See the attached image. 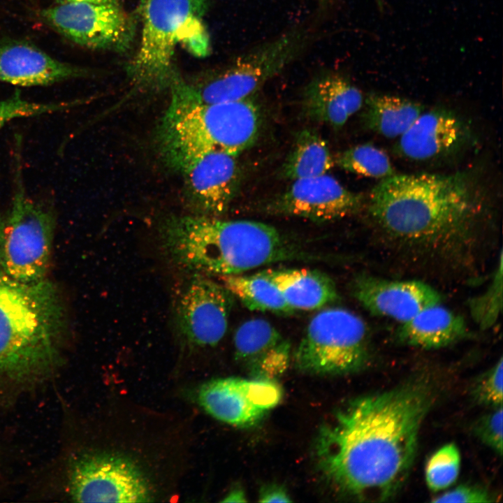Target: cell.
Returning a JSON list of instances; mask_svg holds the SVG:
<instances>
[{"label": "cell", "mask_w": 503, "mask_h": 503, "mask_svg": "<svg viewBox=\"0 0 503 503\" xmlns=\"http://www.w3.org/2000/svg\"><path fill=\"white\" fill-rule=\"evenodd\" d=\"M15 158L13 197L9 207L0 212V268L16 280L36 282L48 278L55 212L27 192L18 147Z\"/></svg>", "instance_id": "cell-7"}, {"label": "cell", "mask_w": 503, "mask_h": 503, "mask_svg": "<svg viewBox=\"0 0 503 503\" xmlns=\"http://www.w3.org/2000/svg\"><path fill=\"white\" fill-rule=\"evenodd\" d=\"M207 6V0H140V41L126 67L136 89H171L182 80L175 66L178 45L197 57L208 55L210 37L203 20Z\"/></svg>", "instance_id": "cell-6"}, {"label": "cell", "mask_w": 503, "mask_h": 503, "mask_svg": "<svg viewBox=\"0 0 503 503\" xmlns=\"http://www.w3.org/2000/svg\"><path fill=\"white\" fill-rule=\"evenodd\" d=\"M261 124L259 108L250 99L201 103L172 95L158 127L157 144L164 161L176 170L204 152L238 156L256 142Z\"/></svg>", "instance_id": "cell-5"}, {"label": "cell", "mask_w": 503, "mask_h": 503, "mask_svg": "<svg viewBox=\"0 0 503 503\" xmlns=\"http://www.w3.org/2000/svg\"><path fill=\"white\" fill-rule=\"evenodd\" d=\"M364 103L361 92L347 78L330 73L313 79L302 97L305 116L339 129L359 111Z\"/></svg>", "instance_id": "cell-20"}, {"label": "cell", "mask_w": 503, "mask_h": 503, "mask_svg": "<svg viewBox=\"0 0 503 503\" xmlns=\"http://www.w3.org/2000/svg\"><path fill=\"white\" fill-rule=\"evenodd\" d=\"M335 163L346 171L381 180L395 174L388 154L370 143L340 153L335 158Z\"/></svg>", "instance_id": "cell-26"}, {"label": "cell", "mask_w": 503, "mask_h": 503, "mask_svg": "<svg viewBox=\"0 0 503 503\" xmlns=\"http://www.w3.org/2000/svg\"><path fill=\"white\" fill-rule=\"evenodd\" d=\"M235 359L260 377L282 373L290 358L289 342L270 322L252 319L242 323L233 338Z\"/></svg>", "instance_id": "cell-19"}, {"label": "cell", "mask_w": 503, "mask_h": 503, "mask_svg": "<svg viewBox=\"0 0 503 503\" xmlns=\"http://www.w3.org/2000/svg\"><path fill=\"white\" fill-rule=\"evenodd\" d=\"M282 390L272 379L226 377L198 389L199 405L213 418L237 427H251L281 401Z\"/></svg>", "instance_id": "cell-13"}, {"label": "cell", "mask_w": 503, "mask_h": 503, "mask_svg": "<svg viewBox=\"0 0 503 503\" xmlns=\"http://www.w3.org/2000/svg\"><path fill=\"white\" fill-rule=\"evenodd\" d=\"M502 405L494 407L474 425L475 433L481 441L500 455L502 453Z\"/></svg>", "instance_id": "cell-31"}, {"label": "cell", "mask_w": 503, "mask_h": 503, "mask_svg": "<svg viewBox=\"0 0 503 503\" xmlns=\"http://www.w3.org/2000/svg\"><path fill=\"white\" fill-rule=\"evenodd\" d=\"M368 358L365 323L344 308H327L309 321L294 354L300 371L318 375L344 374L362 369Z\"/></svg>", "instance_id": "cell-10"}, {"label": "cell", "mask_w": 503, "mask_h": 503, "mask_svg": "<svg viewBox=\"0 0 503 503\" xmlns=\"http://www.w3.org/2000/svg\"><path fill=\"white\" fill-rule=\"evenodd\" d=\"M247 501L245 493L240 487L234 488L230 490L221 500L223 502H245Z\"/></svg>", "instance_id": "cell-34"}, {"label": "cell", "mask_w": 503, "mask_h": 503, "mask_svg": "<svg viewBox=\"0 0 503 503\" xmlns=\"http://www.w3.org/2000/svg\"><path fill=\"white\" fill-rule=\"evenodd\" d=\"M493 496L486 488L469 485L459 486L435 497L432 502H491Z\"/></svg>", "instance_id": "cell-32"}, {"label": "cell", "mask_w": 503, "mask_h": 503, "mask_svg": "<svg viewBox=\"0 0 503 503\" xmlns=\"http://www.w3.org/2000/svg\"><path fill=\"white\" fill-rule=\"evenodd\" d=\"M503 361L499 360L476 381L472 394L481 404L497 407L502 405Z\"/></svg>", "instance_id": "cell-30"}, {"label": "cell", "mask_w": 503, "mask_h": 503, "mask_svg": "<svg viewBox=\"0 0 503 503\" xmlns=\"http://www.w3.org/2000/svg\"><path fill=\"white\" fill-rule=\"evenodd\" d=\"M291 501L285 488L278 484L265 485L259 491L258 502H290Z\"/></svg>", "instance_id": "cell-33"}, {"label": "cell", "mask_w": 503, "mask_h": 503, "mask_svg": "<svg viewBox=\"0 0 503 503\" xmlns=\"http://www.w3.org/2000/svg\"><path fill=\"white\" fill-rule=\"evenodd\" d=\"M263 271L293 310L319 309L338 298L334 282L320 271L303 268Z\"/></svg>", "instance_id": "cell-22"}, {"label": "cell", "mask_w": 503, "mask_h": 503, "mask_svg": "<svg viewBox=\"0 0 503 503\" xmlns=\"http://www.w3.org/2000/svg\"><path fill=\"white\" fill-rule=\"evenodd\" d=\"M432 400L430 385L412 380L348 402L316 437V458L326 479L357 500L392 497L414 464Z\"/></svg>", "instance_id": "cell-1"}, {"label": "cell", "mask_w": 503, "mask_h": 503, "mask_svg": "<svg viewBox=\"0 0 503 503\" xmlns=\"http://www.w3.org/2000/svg\"><path fill=\"white\" fill-rule=\"evenodd\" d=\"M363 196L345 188L326 174L294 180L286 190L272 198L266 210L275 214L329 221L357 212Z\"/></svg>", "instance_id": "cell-15"}, {"label": "cell", "mask_w": 503, "mask_h": 503, "mask_svg": "<svg viewBox=\"0 0 503 503\" xmlns=\"http://www.w3.org/2000/svg\"><path fill=\"white\" fill-rule=\"evenodd\" d=\"M64 2L79 1V2H92L98 3H109L118 4L119 0H62Z\"/></svg>", "instance_id": "cell-35"}, {"label": "cell", "mask_w": 503, "mask_h": 503, "mask_svg": "<svg viewBox=\"0 0 503 503\" xmlns=\"http://www.w3.org/2000/svg\"><path fill=\"white\" fill-rule=\"evenodd\" d=\"M223 285L247 309L252 311L291 313L281 291L264 271L255 275L221 276Z\"/></svg>", "instance_id": "cell-25"}, {"label": "cell", "mask_w": 503, "mask_h": 503, "mask_svg": "<svg viewBox=\"0 0 503 503\" xmlns=\"http://www.w3.org/2000/svg\"><path fill=\"white\" fill-rule=\"evenodd\" d=\"M159 238L174 265L201 275L242 274L298 256L274 226L252 220L171 215L160 223Z\"/></svg>", "instance_id": "cell-4"}, {"label": "cell", "mask_w": 503, "mask_h": 503, "mask_svg": "<svg viewBox=\"0 0 503 503\" xmlns=\"http://www.w3.org/2000/svg\"><path fill=\"white\" fill-rule=\"evenodd\" d=\"M42 17L68 39L92 49L124 52L136 34L133 18L119 4L64 2L43 10Z\"/></svg>", "instance_id": "cell-11"}, {"label": "cell", "mask_w": 503, "mask_h": 503, "mask_svg": "<svg viewBox=\"0 0 503 503\" xmlns=\"http://www.w3.org/2000/svg\"><path fill=\"white\" fill-rule=\"evenodd\" d=\"M233 295L223 285L197 275L182 292L175 310L180 340L189 349L212 347L228 328Z\"/></svg>", "instance_id": "cell-12"}, {"label": "cell", "mask_w": 503, "mask_h": 503, "mask_svg": "<svg viewBox=\"0 0 503 503\" xmlns=\"http://www.w3.org/2000/svg\"><path fill=\"white\" fill-rule=\"evenodd\" d=\"M67 326L52 281L20 282L0 268V377L22 386L51 377L61 363Z\"/></svg>", "instance_id": "cell-3"}, {"label": "cell", "mask_w": 503, "mask_h": 503, "mask_svg": "<svg viewBox=\"0 0 503 503\" xmlns=\"http://www.w3.org/2000/svg\"><path fill=\"white\" fill-rule=\"evenodd\" d=\"M502 255L486 290L470 299L469 307L472 317L482 330L493 326L502 309Z\"/></svg>", "instance_id": "cell-27"}, {"label": "cell", "mask_w": 503, "mask_h": 503, "mask_svg": "<svg viewBox=\"0 0 503 503\" xmlns=\"http://www.w3.org/2000/svg\"><path fill=\"white\" fill-rule=\"evenodd\" d=\"M305 41L300 31L284 34L241 55L196 86L182 80L171 89V95L201 103L249 99L297 56Z\"/></svg>", "instance_id": "cell-9"}, {"label": "cell", "mask_w": 503, "mask_h": 503, "mask_svg": "<svg viewBox=\"0 0 503 503\" xmlns=\"http://www.w3.org/2000/svg\"><path fill=\"white\" fill-rule=\"evenodd\" d=\"M460 458L459 449L453 443L442 446L431 455L425 467V481L432 491L444 490L454 483L459 474Z\"/></svg>", "instance_id": "cell-28"}, {"label": "cell", "mask_w": 503, "mask_h": 503, "mask_svg": "<svg viewBox=\"0 0 503 503\" xmlns=\"http://www.w3.org/2000/svg\"><path fill=\"white\" fill-rule=\"evenodd\" d=\"M79 102V101H78ZM78 102L37 103L23 99L17 91L5 100L0 101V129L10 121L66 110Z\"/></svg>", "instance_id": "cell-29"}, {"label": "cell", "mask_w": 503, "mask_h": 503, "mask_svg": "<svg viewBox=\"0 0 503 503\" xmlns=\"http://www.w3.org/2000/svg\"><path fill=\"white\" fill-rule=\"evenodd\" d=\"M369 213L388 237L430 252H453L470 240L483 197L465 172L395 174L370 194Z\"/></svg>", "instance_id": "cell-2"}, {"label": "cell", "mask_w": 503, "mask_h": 503, "mask_svg": "<svg viewBox=\"0 0 503 503\" xmlns=\"http://www.w3.org/2000/svg\"><path fill=\"white\" fill-rule=\"evenodd\" d=\"M235 156L212 151L195 155L176 169L194 214L217 217L228 208L238 191L240 170Z\"/></svg>", "instance_id": "cell-14"}, {"label": "cell", "mask_w": 503, "mask_h": 503, "mask_svg": "<svg viewBox=\"0 0 503 503\" xmlns=\"http://www.w3.org/2000/svg\"><path fill=\"white\" fill-rule=\"evenodd\" d=\"M362 119L370 130L388 138L401 136L423 112V106L411 100L372 94L364 100Z\"/></svg>", "instance_id": "cell-23"}, {"label": "cell", "mask_w": 503, "mask_h": 503, "mask_svg": "<svg viewBox=\"0 0 503 503\" xmlns=\"http://www.w3.org/2000/svg\"><path fill=\"white\" fill-rule=\"evenodd\" d=\"M84 68L57 60L24 41L0 43V81L23 87L46 86L85 77Z\"/></svg>", "instance_id": "cell-18"}, {"label": "cell", "mask_w": 503, "mask_h": 503, "mask_svg": "<svg viewBox=\"0 0 503 503\" xmlns=\"http://www.w3.org/2000/svg\"><path fill=\"white\" fill-rule=\"evenodd\" d=\"M467 124L453 112L435 108L423 112L399 137L395 152L413 161H428L453 154L469 141Z\"/></svg>", "instance_id": "cell-17"}, {"label": "cell", "mask_w": 503, "mask_h": 503, "mask_svg": "<svg viewBox=\"0 0 503 503\" xmlns=\"http://www.w3.org/2000/svg\"><path fill=\"white\" fill-rule=\"evenodd\" d=\"M351 291L357 301L373 315L401 323L442 300L437 291L418 280H388L363 275L354 279Z\"/></svg>", "instance_id": "cell-16"}, {"label": "cell", "mask_w": 503, "mask_h": 503, "mask_svg": "<svg viewBox=\"0 0 503 503\" xmlns=\"http://www.w3.org/2000/svg\"><path fill=\"white\" fill-rule=\"evenodd\" d=\"M467 334L465 319L437 304L420 311L398 330V338L407 345L423 349L446 347Z\"/></svg>", "instance_id": "cell-21"}, {"label": "cell", "mask_w": 503, "mask_h": 503, "mask_svg": "<svg viewBox=\"0 0 503 503\" xmlns=\"http://www.w3.org/2000/svg\"><path fill=\"white\" fill-rule=\"evenodd\" d=\"M335 165L326 140L312 129H303L282 167L284 177L293 181L326 174Z\"/></svg>", "instance_id": "cell-24"}, {"label": "cell", "mask_w": 503, "mask_h": 503, "mask_svg": "<svg viewBox=\"0 0 503 503\" xmlns=\"http://www.w3.org/2000/svg\"><path fill=\"white\" fill-rule=\"evenodd\" d=\"M67 491L74 502L154 501L153 474L128 452L110 449L84 450L71 460Z\"/></svg>", "instance_id": "cell-8"}]
</instances>
